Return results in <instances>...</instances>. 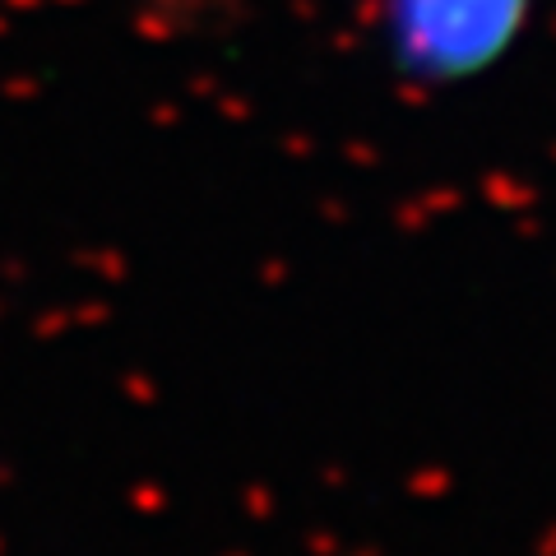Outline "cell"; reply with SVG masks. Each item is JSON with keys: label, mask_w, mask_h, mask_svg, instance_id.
Wrapping results in <instances>:
<instances>
[{"label": "cell", "mask_w": 556, "mask_h": 556, "mask_svg": "<svg viewBox=\"0 0 556 556\" xmlns=\"http://www.w3.org/2000/svg\"><path fill=\"white\" fill-rule=\"evenodd\" d=\"M538 0H371L380 56L417 89L482 79L529 33Z\"/></svg>", "instance_id": "6da1fadb"}]
</instances>
